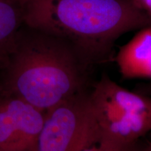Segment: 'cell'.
Masks as SVG:
<instances>
[{"instance_id": "cell-9", "label": "cell", "mask_w": 151, "mask_h": 151, "mask_svg": "<svg viewBox=\"0 0 151 151\" xmlns=\"http://www.w3.org/2000/svg\"><path fill=\"white\" fill-rule=\"evenodd\" d=\"M140 141L138 143L134 151H151V141H147L143 144H141Z\"/></svg>"}, {"instance_id": "cell-2", "label": "cell", "mask_w": 151, "mask_h": 151, "mask_svg": "<svg viewBox=\"0 0 151 151\" xmlns=\"http://www.w3.org/2000/svg\"><path fill=\"white\" fill-rule=\"evenodd\" d=\"M23 23L72 43L92 65L107 61L122 35L151 26L132 0H23Z\"/></svg>"}, {"instance_id": "cell-4", "label": "cell", "mask_w": 151, "mask_h": 151, "mask_svg": "<svg viewBox=\"0 0 151 151\" xmlns=\"http://www.w3.org/2000/svg\"><path fill=\"white\" fill-rule=\"evenodd\" d=\"M94 143L95 120L87 90L46 111L29 151H81Z\"/></svg>"}, {"instance_id": "cell-1", "label": "cell", "mask_w": 151, "mask_h": 151, "mask_svg": "<svg viewBox=\"0 0 151 151\" xmlns=\"http://www.w3.org/2000/svg\"><path fill=\"white\" fill-rule=\"evenodd\" d=\"M92 65L72 43L23 23L0 70V95L46 112L87 90Z\"/></svg>"}, {"instance_id": "cell-8", "label": "cell", "mask_w": 151, "mask_h": 151, "mask_svg": "<svg viewBox=\"0 0 151 151\" xmlns=\"http://www.w3.org/2000/svg\"><path fill=\"white\" fill-rule=\"evenodd\" d=\"M134 4L151 22V0H132Z\"/></svg>"}, {"instance_id": "cell-5", "label": "cell", "mask_w": 151, "mask_h": 151, "mask_svg": "<svg viewBox=\"0 0 151 151\" xmlns=\"http://www.w3.org/2000/svg\"><path fill=\"white\" fill-rule=\"evenodd\" d=\"M45 113L20 98L0 95V151H29Z\"/></svg>"}, {"instance_id": "cell-3", "label": "cell", "mask_w": 151, "mask_h": 151, "mask_svg": "<svg viewBox=\"0 0 151 151\" xmlns=\"http://www.w3.org/2000/svg\"><path fill=\"white\" fill-rule=\"evenodd\" d=\"M96 143L104 151H134L151 132V97L101 76L90 91Z\"/></svg>"}, {"instance_id": "cell-6", "label": "cell", "mask_w": 151, "mask_h": 151, "mask_svg": "<svg viewBox=\"0 0 151 151\" xmlns=\"http://www.w3.org/2000/svg\"><path fill=\"white\" fill-rule=\"evenodd\" d=\"M115 60L123 78L151 80V26L138 30L120 47Z\"/></svg>"}, {"instance_id": "cell-7", "label": "cell", "mask_w": 151, "mask_h": 151, "mask_svg": "<svg viewBox=\"0 0 151 151\" xmlns=\"http://www.w3.org/2000/svg\"><path fill=\"white\" fill-rule=\"evenodd\" d=\"M23 24V0H0V70L14 46Z\"/></svg>"}, {"instance_id": "cell-11", "label": "cell", "mask_w": 151, "mask_h": 151, "mask_svg": "<svg viewBox=\"0 0 151 151\" xmlns=\"http://www.w3.org/2000/svg\"><path fill=\"white\" fill-rule=\"evenodd\" d=\"M150 92H151V86H150Z\"/></svg>"}, {"instance_id": "cell-10", "label": "cell", "mask_w": 151, "mask_h": 151, "mask_svg": "<svg viewBox=\"0 0 151 151\" xmlns=\"http://www.w3.org/2000/svg\"><path fill=\"white\" fill-rule=\"evenodd\" d=\"M81 151H104L101 148L98 146V145L96 143L90 145V146L86 147L84 149H83Z\"/></svg>"}]
</instances>
